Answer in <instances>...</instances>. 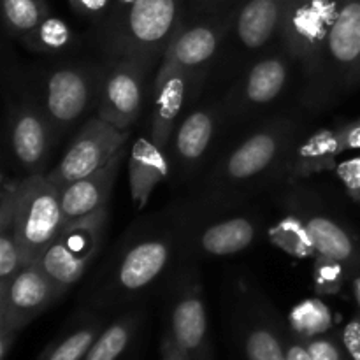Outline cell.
Segmentation results:
<instances>
[{"mask_svg": "<svg viewBox=\"0 0 360 360\" xmlns=\"http://www.w3.org/2000/svg\"><path fill=\"white\" fill-rule=\"evenodd\" d=\"M186 218L183 206L134 221L84 288L81 309L98 315L125 311L167 283L183 262Z\"/></svg>", "mask_w": 360, "mask_h": 360, "instance_id": "1", "label": "cell"}, {"mask_svg": "<svg viewBox=\"0 0 360 360\" xmlns=\"http://www.w3.org/2000/svg\"><path fill=\"white\" fill-rule=\"evenodd\" d=\"M109 227V207L95 211L81 220L63 225L48 248L37 259V266L63 295L84 276L104 248Z\"/></svg>", "mask_w": 360, "mask_h": 360, "instance_id": "6", "label": "cell"}, {"mask_svg": "<svg viewBox=\"0 0 360 360\" xmlns=\"http://www.w3.org/2000/svg\"><path fill=\"white\" fill-rule=\"evenodd\" d=\"M69 6L77 16L101 23L111 14L115 0H69Z\"/></svg>", "mask_w": 360, "mask_h": 360, "instance_id": "34", "label": "cell"}, {"mask_svg": "<svg viewBox=\"0 0 360 360\" xmlns=\"http://www.w3.org/2000/svg\"><path fill=\"white\" fill-rule=\"evenodd\" d=\"M160 360H193L183 348L174 343L169 334H165L160 341Z\"/></svg>", "mask_w": 360, "mask_h": 360, "instance_id": "40", "label": "cell"}, {"mask_svg": "<svg viewBox=\"0 0 360 360\" xmlns=\"http://www.w3.org/2000/svg\"><path fill=\"white\" fill-rule=\"evenodd\" d=\"M221 120L220 102L195 105L179 120L167 146L172 172L178 179L192 178L202 167Z\"/></svg>", "mask_w": 360, "mask_h": 360, "instance_id": "18", "label": "cell"}, {"mask_svg": "<svg viewBox=\"0 0 360 360\" xmlns=\"http://www.w3.org/2000/svg\"><path fill=\"white\" fill-rule=\"evenodd\" d=\"M285 360H313L306 347V341L295 336L294 333L292 336L285 338Z\"/></svg>", "mask_w": 360, "mask_h": 360, "instance_id": "39", "label": "cell"}, {"mask_svg": "<svg viewBox=\"0 0 360 360\" xmlns=\"http://www.w3.org/2000/svg\"><path fill=\"white\" fill-rule=\"evenodd\" d=\"M347 0H288L281 25L280 44L301 74H311L327 35L338 21Z\"/></svg>", "mask_w": 360, "mask_h": 360, "instance_id": "11", "label": "cell"}, {"mask_svg": "<svg viewBox=\"0 0 360 360\" xmlns=\"http://www.w3.org/2000/svg\"><path fill=\"white\" fill-rule=\"evenodd\" d=\"M295 69L281 44L250 62L220 101L224 120L252 118L273 105L287 91Z\"/></svg>", "mask_w": 360, "mask_h": 360, "instance_id": "9", "label": "cell"}, {"mask_svg": "<svg viewBox=\"0 0 360 360\" xmlns=\"http://www.w3.org/2000/svg\"><path fill=\"white\" fill-rule=\"evenodd\" d=\"M143 323V311L129 308L104 327L83 360H120Z\"/></svg>", "mask_w": 360, "mask_h": 360, "instance_id": "26", "label": "cell"}, {"mask_svg": "<svg viewBox=\"0 0 360 360\" xmlns=\"http://www.w3.org/2000/svg\"><path fill=\"white\" fill-rule=\"evenodd\" d=\"M269 241L285 253L297 259H309L316 257L315 245H313L309 225L304 214H288L278 220L267 234Z\"/></svg>", "mask_w": 360, "mask_h": 360, "instance_id": "28", "label": "cell"}, {"mask_svg": "<svg viewBox=\"0 0 360 360\" xmlns=\"http://www.w3.org/2000/svg\"><path fill=\"white\" fill-rule=\"evenodd\" d=\"M236 322L246 360H285V336L266 299L239 283Z\"/></svg>", "mask_w": 360, "mask_h": 360, "instance_id": "19", "label": "cell"}, {"mask_svg": "<svg viewBox=\"0 0 360 360\" xmlns=\"http://www.w3.org/2000/svg\"><path fill=\"white\" fill-rule=\"evenodd\" d=\"M350 276L347 267L329 257L316 255L313 266V285L319 295H336L343 288L345 280Z\"/></svg>", "mask_w": 360, "mask_h": 360, "instance_id": "32", "label": "cell"}, {"mask_svg": "<svg viewBox=\"0 0 360 360\" xmlns=\"http://www.w3.org/2000/svg\"><path fill=\"white\" fill-rule=\"evenodd\" d=\"M148 76L150 72L130 60H104L97 115L120 129H132L143 112Z\"/></svg>", "mask_w": 360, "mask_h": 360, "instance_id": "16", "label": "cell"}, {"mask_svg": "<svg viewBox=\"0 0 360 360\" xmlns=\"http://www.w3.org/2000/svg\"><path fill=\"white\" fill-rule=\"evenodd\" d=\"M338 155H341L338 127L299 136L288 150L281 179H304L320 172L334 171Z\"/></svg>", "mask_w": 360, "mask_h": 360, "instance_id": "23", "label": "cell"}, {"mask_svg": "<svg viewBox=\"0 0 360 360\" xmlns=\"http://www.w3.org/2000/svg\"><path fill=\"white\" fill-rule=\"evenodd\" d=\"M288 0H239L232 9L227 42L238 53L259 58L280 44Z\"/></svg>", "mask_w": 360, "mask_h": 360, "instance_id": "17", "label": "cell"}, {"mask_svg": "<svg viewBox=\"0 0 360 360\" xmlns=\"http://www.w3.org/2000/svg\"><path fill=\"white\" fill-rule=\"evenodd\" d=\"M137 0H115V7L112 11H123V9H129L130 6H134Z\"/></svg>", "mask_w": 360, "mask_h": 360, "instance_id": "41", "label": "cell"}, {"mask_svg": "<svg viewBox=\"0 0 360 360\" xmlns=\"http://www.w3.org/2000/svg\"><path fill=\"white\" fill-rule=\"evenodd\" d=\"M301 136V122L276 116L255 127L214 164L193 207H234L239 200L273 179H281L294 141Z\"/></svg>", "mask_w": 360, "mask_h": 360, "instance_id": "2", "label": "cell"}, {"mask_svg": "<svg viewBox=\"0 0 360 360\" xmlns=\"http://www.w3.org/2000/svg\"><path fill=\"white\" fill-rule=\"evenodd\" d=\"M304 341L313 360H347L348 359L341 340H338V338L334 336H329V334H320V336L309 338V340H304Z\"/></svg>", "mask_w": 360, "mask_h": 360, "instance_id": "33", "label": "cell"}, {"mask_svg": "<svg viewBox=\"0 0 360 360\" xmlns=\"http://www.w3.org/2000/svg\"><path fill=\"white\" fill-rule=\"evenodd\" d=\"M334 172L340 178V181L343 183L348 197L360 204V157L341 162V164L336 165Z\"/></svg>", "mask_w": 360, "mask_h": 360, "instance_id": "35", "label": "cell"}, {"mask_svg": "<svg viewBox=\"0 0 360 360\" xmlns=\"http://www.w3.org/2000/svg\"><path fill=\"white\" fill-rule=\"evenodd\" d=\"M165 285L167 334L193 360H211L206 299L195 262L183 260Z\"/></svg>", "mask_w": 360, "mask_h": 360, "instance_id": "10", "label": "cell"}, {"mask_svg": "<svg viewBox=\"0 0 360 360\" xmlns=\"http://www.w3.org/2000/svg\"><path fill=\"white\" fill-rule=\"evenodd\" d=\"M7 139L11 155L21 171L27 176L44 174L58 137L35 95H23L11 105Z\"/></svg>", "mask_w": 360, "mask_h": 360, "instance_id": "15", "label": "cell"}, {"mask_svg": "<svg viewBox=\"0 0 360 360\" xmlns=\"http://www.w3.org/2000/svg\"><path fill=\"white\" fill-rule=\"evenodd\" d=\"M171 172L167 148L160 146L151 136L137 137L129 151V183L134 206L144 210L157 186L164 183Z\"/></svg>", "mask_w": 360, "mask_h": 360, "instance_id": "22", "label": "cell"}, {"mask_svg": "<svg viewBox=\"0 0 360 360\" xmlns=\"http://www.w3.org/2000/svg\"><path fill=\"white\" fill-rule=\"evenodd\" d=\"M231 13L186 18L169 42L160 65L176 67L202 83L214 60L220 56L231 28ZM158 65V67H160Z\"/></svg>", "mask_w": 360, "mask_h": 360, "instance_id": "14", "label": "cell"}, {"mask_svg": "<svg viewBox=\"0 0 360 360\" xmlns=\"http://www.w3.org/2000/svg\"><path fill=\"white\" fill-rule=\"evenodd\" d=\"M49 14L51 9L48 0H2L4 28L18 41L34 30Z\"/></svg>", "mask_w": 360, "mask_h": 360, "instance_id": "30", "label": "cell"}, {"mask_svg": "<svg viewBox=\"0 0 360 360\" xmlns=\"http://www.w3.org/2000/svg\"><path fill=\"white\" fill-rule=\"evenodd\" d=\"M102 63L63 62L46 72L41 102L58 141L72 130L91 109H97Z\"/></svg>", "mask_w": 360, "mask_h": 360, "instance_id": "7", "label": "cell"}, {"mask_svg": "<svg viewBox=\"0 0 360 360\" xmlns=\"http://www.w3.org/2000/svg\"><path fill=\"white\" fill-rule=\"evenodd\" d=\"M62 292L37 264H25L0 294V360L9 357L18 334L55 304Z\"/></svg>", "mask_w": 360, "mask_h": 360, "instance_id": "12", "label": "cell"}, {"mask_svg": "<svg viewBox=\"0 0 360 360\" xmlns=\"http://www.w3.org/2000/svg\"><path fill=\"white\" fill-rule=\"evenodd\" d=\"M125 158L127 146L122 148L101 169L60 188L62 190V210L67 224L81 220V218L108 206Z\"/></svg>", "mask_w": 360, "mask_h": 360, "instance_id": "21", "label": "cell"}, {"mask_svg": "<svg viewBox=\"0 0 360 360\" xmlns=\"http://www.w3.org/2000/svg\"><path fill=\"white\" fill-rule=\"evenodd\" d=\"M238 4L239 0H186V18L231 13Z\"/></svg>", "mask_w": 360, "mask_h": 360, "instance_id": "36", "label": "cell"}, {"mask_svg": "<svg viewBox=\"0 0 360 360\" xmlns=\"http://www.w3.org/2000/svg\"><path fill=\"white\" fill-rule=\"evenodd\" d=\"M290 327L295 336L302 340L326 334L333 326V316L326 302L320 299H308L295 306L290 311Z\"/></svg>", "mask_w": 360, "mask_h": 360, "instance_id": "31", "label": "cell"}, {"mask_svg": "<svg viewBox=\"0 0 360 360\" xmlns=\"http://www.w3.org/2000/svg\"><path fill=\"white\" fill-rule=\"evenodd\" d=\"M197 83L192 74L176 67H158L155 74L153 108H151V134L160 146L167 148L172 132L181 120V112L192 95H195Z\"/></svg>", "mask_w": 360, "mask_h": 360, "instance_id": "20", "label": "cell"}, {"mask_svg": "<svg viewBox=\"0 0 360 360\" xmlns=\"http://www.w3.org/2000/svg\"><path fill=\"white\" fill-rule=\"evenodd\" d=\"M340 340L343 343L348 359L360 360V315L348 320L347 326L341 330Z\"/></svg>", "mask_w": 360, "mask_h": 360, "instance_id": "37", "label": "cell"}, {"mask_svg": "<svg viewBox=\"0 0 360 360\" xmlns=\"http://www.w3.org/2000/svg\"><path fill=\"white\" fill-rule=\"evenodd\" d=\"M359 67L360 0H347L311 74L302 81V105L309 111H326L345 91L354 88Z\"/></svg>", "mask_w": 360, "mask_h": 360, "instance_id": "4", "label": "cell"}, {"mask_svg": "<svg viewBox=\"0 0 360 360\" xmlns=\"http://www.w3.org/2000/svg\"><path fill=\"white\" fill-rule=\"evenodd\" d=\"M354 295H355V299H357V304L360 308V274L354 276Z\"/></svg>", "mask_w": 360, "mask_h": 360, "instance_id": "42", "label": "cell"}, {"mask_svg": "<svg viewBox=\"0 0 360 360\" xmlns=\"http://www.w3.org/2000/svg\"><path fill=\"white\" fill-rule=\"evenodd\" d=\"M79 37L65 20L49 14L34 30L20 39L21 44L35 55H63L77 44Z\"/></svg>", "mask_w": 360, "mask_h": 360, "instance_id": "27", "label": "cell"}, {"mask_svg": "<svg viewBox=\"0 0 360 360\" xmlns=\"http://www.w3.org/2000/svg\"><path fill=\"white\" fill-rule=\"evenodd\" d=\"M359 84H360V67H359V70H357V76H355V79H354V88L359 86Z\"/></svg>", "mask_w": 360, "mask_h": 360, "instance_id": "43", "label": "cell"}, {"mask_svg": "<svg viewBox=\"0 0 360 360\" xmlns=\"http://www.w3.org/2000/svg\"><path fill=\"white\" fill-rule=\"evenodd\" d=\"M104 327V315L79 308L70 329L48 345L39 360H83Z\"/></svg>", "mask_w": 360, "mask_h": 360, "instance_id": "25", "label": "cell"}, {"mask_svg": "<svg viewBox=\"0 0 360 360\" xmlns=\"http://www.w3.org/2000/svg\"><path fill=\"white\" fill-rule=\"evenodd\" d=\"M185 18L186 0H137L129 9L111 11L97 23L104 60H130L151 72Z\"/></svg>", "mask_w": 360, "mask_h": 360, "instance_id": "3", "label": "cell"}, {"mask_svg": "<svg viewBox=\"0 0 360 360\" xmlns=\"http://www.w3.org/2000/svg\"><path fill=\"white\" fill-rule=\"evenodd\" d=\"M183 260L231 257L246 252L259 239L262 221L250 213H231L232 207L202 210L186 206Z\"/></svg>", "mask_w": 360, "mask_h": 360, "instance_id": "8", "label": "cell"}, {"mask_svg": "<svg viewBox=\"0 0 360 360\" xmlns=\"http://www.w3.org/2000/svg\"><path fill=\"white\" fill-rule=\"evenodd\" d=\"M341 153L360 150V118L343 123L338 127Z\"/></svg>", "mask_w": 360, "mask_h": 360, "instance_id": "38", "label": "cell"}, {"mask_svg": "<svg viewBox=\"0 0 360 360\" xmlns=\"http://www.w3.org/2000/svg\"><path fill=\"white\" fill-rule=\"evenodd\" d=\"M23 266V255L13 225L11 204L6 197L0 195V294L13 283Z\"/></svg>", "mask_w": 360, "mask_h": 360, "instance_id": "29", "label": "cell"}, {"mask_svg": "<svg viewBox=\"0 0 360 360\" xmlns=\"http://www.w3.org/2000/svg\"><path fill=\"white\" fill-rule=\"evenodd\" d=\"M316 255L329 257L347 267L350 276L360 274V246L352 232L323 213L304 214Z\"/></svg>", "mask_w": 360, "mask_h": 360, "instance_id": "24", "label": "cell"}, {"mask_svg": "<svg viewBox=\"0 0 360 360\" xmlns=\"http://www.w3.org/2000/svg\"><path fill=\"white\" fill-rule=\"evenodd\" d=\"M2 197L11 204L13 225L23 264H35L49 243L67 224L62 210V190L44 174L6 179Z\"/></svg>", "mask_w": 360, "mask_h": 360, "instance_id": "5", "label": "cell"}, {"mask_svg": "<svg viewBox=\"0 0 360 360\" xmlns=\"http://www.w3.org/2000/svg\"><path fill=\"white\" fill-rule=\"evenodd\" d=\"M129 137L130 130L115 127L98 115L91 116L81 125L63 157L46 176L53 185L63 188L108 164L127 146Z\"/></svg>", "mask_w": 360, "mask_h": 360, "instance_id": "13", "label": "cell"}]
</instances>
